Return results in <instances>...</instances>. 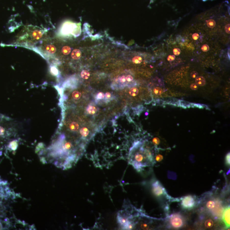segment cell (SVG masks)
Wrapping results in <instances>:
<instances>
[{
  "label": "cell",
  "instance_id": "obj_1",
  "mask_svg": "<svg viewBox=\"0 0 230 230\" xmlns=\"http://www.w3.org/2000/svg\"><path fill=\"white\" fill-rule=\"evenodd\" d=\"M128 159L129 164L140 172L146 167L155 164L152 153L149 150L144 148L140 142L134 143L130 149Z\"/></svg>",
  "mask_w": 230,
  "mask_h": 230
},
{
  "label": "cell",
  "instance_id": "obj_2",
  "mask_svg": "<svg viewBox=\"0 0 230 230\" xmlns=\"http://www.w3.org/2000/svg\"><path fill=\"white\" fill-rule=\"evenodd\" d=\"M204 207L214 217L220 218L222 217L224 208L222 201L219 199L211 198L206 202Z\"/></svg>",
  "mask_w": 230,
  "mask_h": 230
},
{
  "label": "cell",
  "instance_id": "obj_3",
  "mask_svg": "<svg viewBox=\"0 0 230 230\" xmlns=\"http://www.w3.org/2000/svg\"><path fill=\"white\" fill-rule=\"evenodd\" d=\"M151 188L153 194L157 198L165 197L167 199H170L165 188L158 180H154L151 184Z\"/></svg>",
  "mask_w": 230,
  "mask_h": 230
},
{
  "label": "cell",
  "instance_id": "obj_4",
  "mask_svg": "<svg viewBox=\"0 0 230 230\" xmlns=\"http://www.w3.org/2000/svg\"><path fill=\"white\" fill-rule=\"evenodd\" d=\"M168 222L170 226L174 229H180L185 224L184 217L179 213L171 214L169 217Z\"/></svg>",
  "mask_w": 230,
  "mask_h": 230
},
{
  "label": "cell",
  "instance_id": "obj_5",
  "mask_svg": "<svg viewBox=\"0 0 230 230\" xmlns=\"http://www.w3.org/2000/svg\"><path fill=\"white\" fill-rule=\"evenodd\" d=\"M181 205L183 209L191 210L196 205V200L194 196L188 195L181 198Z\"/></svg>",
  "mask_w": 230,
  "mask_h": 230
},
{
  "label": "cell",
  "instance_id": "obj_6",
  "mask_svg": "<svg viewBox=\"0 0 230 230\" xmlns=\"http://www.w3.org/2000/svg\"><path fill=\"white\" fill-rule=\"evenodd\" d=\"M77 25L74 23L67 22L63 25L61 30V33L64 35L70 34L77 28Z\"/></svg>",
  "mask_w": 230,
  "mask_h": 230
},
{
  "label": "cell",
  "instance_id": "obj_7",
  "mask_svg": "<svg viewBox=\"0 0 230 230\" xmlns=\"http://www.w3.org/2000/svg\"><path fill=\"white\" fill-rule=\"evenodd\" d=\"M230 205L227 206L224 208L222 217L223 222L227 228L230 227Z\"/></svg>",
  "mask_w": 230,
  "mask_h": 230
},
{
  "label": "cell",
  "instance_id": "obj_8",
  "mask_svg": "<svg viewBox=\"0 0 230 230\" xmlns=\"http://www.w3.org/2000/svg\"><path fill=\"white\" fill-rule=\"evenodd\" d=\"M203 227L204 229H211L215 227L216 225L215 218H207L205 219L203 222Z\"/></svg>",
  "mask_w": 230,
  "mask_h": 230
},
{
  "label": "cell",
  "instance_id": "obj_9",
  "mask_svg": "<svg viewBox=\"0 0 230 230\" xmlns=\"http://www.w3.org/2000/svg\"><path fill=\"white\" fill-rule=\"evenodd\" d=\"M117 84H118V88H123L125 86L128 87V83L127 82L126 76L125 75L118 77L116 80Z\"/></svg>",
  "mask_w": 230,
  "mask_h": 230
},
{
  "label": "cell",
  "instance_id": "obj_10",
  "mask_svg": "<svg viewBox=\"0 0 230 230\" xmlns=\"http://www.w3.org/2000/svg\"><path fill=\"white\" fill-rule=\"evenodd\" d=\"M81 56V52L78 49H75L72 51L71 57L74 60L79 59Z\"/></svg>",
  "mask_w": 230,
  "mask_h": 230
},
{
  "label": "cell",
  "instance_id": "obj_11",
  "mask_svg": "<svg viewBox=\"0 0 230 230\" xmlns=\"http://www.w3.org/2000/svg\"><path fill=\"white\" fill-rule=\"evenodd\" d=\"M195 82L197 85L200 86H204L205 84L206 81L203 76H198L195 80Z\"/></svg>",
  "mask_w": 230,
  "mask_h": 230
},
{
  "label": "cell",
  "instance_id": "obj_12",
  "mask_svg": "<svg viewBox=\"0 0 230 230\" xmlns=\"http://www.w3.org/2000/svg\"><path fill=\"white\" fill-rule=\"evenodd\" d=\"M43 32L40 30H35L33 32L32 36L35 40H39L42 36Z\"/></svg>",
  "mask_w": 230,
  "mask_h": 230
},
{
  "label": "cell",
  "instance_id": "obj_13",
  "mask_svg": "<svg viewBox=\"0 0 230 230\" xmlns=\"http://www.w3.org/2000/svg\"><path fill=\"white\" fill-rule=\"evenodd\" d=\"M80 133L83 138H85L89 135V130L87 128H83L80 130Z\"/></svg>",
  "mask_w": 230,
  "mask_h": 230
},
{
  "label": "cell",
  "instance_id": "obj_14",
  "mask_svg": "<svg viewBox=\"0 0 230 230\" xmlns=\"http://www.w3.org/2000/svg\"><path fill=\"white\" fill-rule=\"evenodd\" d=\"M45 50L47 52L50 54L55 53L56 51V47L51 44L45 47Z\"/></svg>",
  "mask_w": 230,
  "mask_h": 230
},
{
  "label": "cell",
  "instance_id": "obj_15",
  "mask_svg": "<svg viewBox=\"0 0 230 230\" xmlns=\"http://www.w3.org/2000/svg\"><path fill=\"white\" fill-rule=\"evenodd\" d=\"M97 109L96 107L92 105H89L87 109L88 113L90 115H94L97 112Z\"/></svg>",
  "mask_w": 230,
  "mask_h": 230
},
{
  "label": "cell",
  "instance_id": "obj_16",
  "mask_svg": "<svg viewBox=\"0 0 230 230\" xmlns=\"http://www.w3.org/2000/svg\"><path fill=\"white\" fill-rule=\"evenodd\" d=\"M70 129L73 131H76L79 129V126L76 122H73L70 125Z\"/></svg>",
  "mask_w": 230,
  "mask_h": 230
},
{
  "label": "cell",
  "instance_id": "obj_17",
  "mask_svg": "<svg viewBox=\"0 0 230 230\" xmlns=\"http://www.w3.org/2000/svg\"><path fill=\"white\" fill-rule=\"evenodd\" d=\"M71 51V48L68 46H66L64 47L62 49V53L65 55H67L70 53Z\"/></svg>",
  "mask_w": 230,
  "mask_h": 230
},
{
  "label": "cell",
  "instance_id": "obj_18",
  "mask_svg": "<svg viewBox=\"0 0 230 230\" xmlns=\"http://www.w3.org/2000/svg\"><path fill=\"white\" fill-rule=\"evenodd\" d=\"M18 143L16 141L14 140V141H12L10 143V144L9 145V147L12 150H16L17 148H18Z\"/></svg>",
  "mask_w": 230,
  "mask_h": 230
},
{
  "label": "cell",
  "instance_id": "obj_19",
  "mask_svg": "<svg viewBox=\"0 0 230 230\" xmlns=\"http://www.w3.org/2000/svg\"><path fill=\"white\" fill-rule=\"evenodd\" d=\"M81 78L84 79H87L88 78H89L90 76V73L88 71V70H84L82 71L81 72Z\"/></svg>",
  "mask_w": 230,
  "mask_h": 230
},
{
  "label": "cell",
  "instance_id": "obj_20",
  "mask_svg": "<svg viewBox=\"0 0 230 230\" xmlns=\"http://www.w3.org/2000/svg\"><path fill=\"white\" fill-rule=\"evenodd\" d=\"M139 92V89L136 88H132L130 89L129 94L132 96H136L138 95Z\"/></svg>",
  "mask_w": 230,
  "mask_h": 230
},
{
  "label": "cell",
  "instance_id": "obj_21",
  "mask_svg": "<svg viewBox=\"0 0 230 230\" xmlns=\"http://www.w3.org/2000/svg\"><path fill=\"white\" fill-rule=\"evenodd\" d=\"M81 92L78 91H75L72 94L73 98L76 100H78L81 97Z\"/></svg>",
  "mask_w": 230,
  "mask_h": 230
},
{
  "label": "cell",
  "instance_id": "obj_22",
  "mask_svg": "<svg viewBox=\"0 0 230 230\" xmlns=\"http://www.w3.org/2000/svg\"><path fill=\"white\" fill-rule=\"evenodd\" d=\"M133 63L136 64H139L141 63L142 61V58L140 56H135L132 59Z\"/></svg>",
  "mask_w": 230,
  "mask_h": 230
},
{
  "label": "cell",
  "instance_id": "obj_23",
  "mask_svg": "<svg viewBox=\"0 0 230 230\" xmlns=\"http://www.w3.org/2000/svg\"><path fill=\"white\" fill-rule=\"evenodd\" d=\"M113 98V97L112 94L110 93V92H107L104 94V99L106 102H110V101L112 100Z\"/></svg>",
  "mask_w": 230,
  "mask_h": 230
},
{
  "label": "cell",
  "instance_id": "obj_24",
  "mask_svg": "<svg viewBox=\"0 0 230 230\" xmlns=\"http://www.w3.org/2000/svg\"><path fill=\"white\" fill-rule=\"evenodd\" d=\"M50 72L52 74L55 76H58L59 74V71L57 68L55 66H52L50 68Z\"/></svg>",
  "mask_w": 230,
  "mask_h": 230
},
{
  "label": "cell",
  "instance_id": "obj_25",
  "mask_svg": "<svg viewBox=\"0 0 230 230\" xmlns=\"http://www.w3.org/2000/svg\"><path fill=\"white\" fill-rule=\"evenodd\" d=\"M207 25L209 27L211 28H214L216 25L215 21L213 19L209 20L207 21Z\"/></svg>",
  "mask_w": 230,
  "mask_h": 230
},
{
  "label": "cell",
  "instance_id": "obj_26",
  "mask_svg": "<svg viewBox=\"0 0 230 230\" xmlns=\"http://www.w3.org/2000/svg\"><path fill=\"white\" fill-rule=\"evenodd\" d=\"M153 92L156 95H160L162 94L163 90L161 88H155L153 89Z\"/></svg>",
  "mask_w": 230,
  "mask_h": 230
},
{
  "label": "cell",
  "instance_id": "obj_27",
  "mask_svg": "<svg viewBox=\"0 0 230 230\" xmlns=\"http://www.w3.org/2000/svg\"><path fill=\"white\" fill-rule=\"evenodd\" d=\"M104 98V94L102 92H99L98 93L97 96H96V98L98 100H100Z\"/></svg>",
  "mask_w": 230,
  "mask_h": 230
},
{
  "label": "cell",
  "instance_id": "obj_28",
  "mask_svg": "<svg viewBox=\"0 0 230 230\" xmlns=\"http://www.w3.org/2000/svg\"><path fill=\"white\" fill-rule=\"evenodd\" d=\"M230 153H229L228 154L226 155V156H225V164L226 165L228 166H229L230 165Z\"/></svg>",
  "mask_w": 230,
  "mask_h": 230
},
{
  "label": "cell",
  "instance_id": "obj_29",
  "mask_svg": "<svg viewBox=\"0 0 230 230\" xmlns=\"http://www.w3.org/2000/svg\"><path fill=\"white\" fill-rule=\"evenodd\" d=\"M163 156L161 154H158L156 156V158H155V160L157 162H160L163 160Z\"/></svg>",
  "mask_w": 230,
  "mask_h": 230
},
{
  "label": "cell",
  "instance_id": "obj_30",
  "mask_svg": "<svg viewBox=\"0 0 230 230\" xmlns=\"http://www.w3.org/2000/svg\"><path fill=\"white\" fill-rule=\"evenodd\" d=\"M152 141L153 144H155V145H158L160 143V139L159 138H157V137H155V138H153V140Z\"/></svg>",
  "mask_w": 230,
  "mask_h": 230
},
{
  "label": "cell",
  "instance_id": "obj_31",
  "mask_svg": "<svg viewBox=\"0 0 230 230\" xmlns=\"http://www.w3.org/2000/svg\"><path fill=\"white\" fill-rule=\"evenodd\" d=\"M201 50H203V52H207L209 50V46L207 44L203 45L201 48Z\"/></svg>",
  "mask_w": 230,
  "mask_h": 230
},
{
  "label": "cell",
  "instance_id": "obj_32",
  "mask_svg": "<svg viewBox=\"0 0 230 230\" xmlns=\"http://www.w3.org/2000/svg\"><path fill=\"white\" fill-rule=\"evenodd\" d=\"M173 52L175 55H179L181 53V50L179 48H175L173 49Z\"/></svg>",
  "mask_w": 230,
  "mask_h": 230
},
{
  "label": "cell",
  "instance_id": "obj_33",
  "mask_svg": "<svg viewBox=\"0 0 230 230\" xmlns=\"http://www.w3.org/2000/svg\"><path fill=\"white\" fill-rule=\"evenodd\" d=\"M198 76H199V74L196 71L192 72L191 74V76L193 78H196L197 77H198Z\"/></svg>",
  "mask_w": 230,
  "mask_h": 230
},
{
  "label": "cell",
  "instance_id": "obj_34",
  "mask_svg": "<svg viewBox=\"0 0 230 230\" xmlns=\"http://www.w3.org/2000/svg\"><path fill=\"white\" fill-rule=\"evenodd\" d=\"M191 89H193V90H196L198 88V85H197L196 84L193 83L192 84H191Z\"/></svg>",
  "mask_w": 230,
  "mask_h": 230
},
{
  "label": "cell",
  "instance_id": "obj_35",
  "mask_svg": "<svg viewBox=\"0 0 230 230\" xmlns=\"http://www.w3.org/2000/svg\"><path fill=\"white\" fill-rule=\"evenodd\" d=\"M5 130L3 127L0 126V136H3L5 133Z\"/></svg>",
  "mask_w": 230,
  "mask_h": 230
},
{
  "label": "cell",
  "instance_id": "obj_36",
  "mask_svg": "<svg viewBox=\"0 0 230 230\" xmlns=\"http://www.w3.org/2000/svg\"><path fill=\"white\" fill-rule=\"evenodd\" d=\"M175 59V56L174 55H169L167 58V60L169 62H173Z\"/></svg>",
  "mask_w": 230,
  "mask_h": 230
},
{
  "label": "cell",
  "instance_id": "obj_37",
  "mask_svg": "<svg viewBox=\"0 0 230 230\" xmlns=\"http://www.w3.org/2000/svg\"><path fill=\"white\" fill-rule=\"evenodd\" d=\"M192 38H193V39L194 40H197L199 38V34H198L197 33H194L193 35L192 36Z\"/></svg>",
  "mask_w": 230,
  "mask_h": 230
},
{
  "label": "cell",
  "instance_id": "obj_38",
  "mask_svg": "<svg viewBox=\"0 0 230 230\" xmlns=\"http://www.w3.org/2000/svg\"><path fill=\"white\" fill-rule=\"evenodd\" d=\"M225 30L227 33H230V25H227L225 26Z\"/></svg>",
  "mask_w": 230,
  "mask_h": 230
},
{
  "label": "cell",
  "instance_id": "obj_39",
  "mask_svg": "<svg viewBox=\"0 0 230 230\" xmlns=\"http://www.w3.org/2000/svg\"><path fill=\"white\" fill-rule=\"evenodd\" d=\"M1 228L2 227L1 226V225H0V229H1Z\"/></svg>",
  "mask_w": 230,
  "mask_h": 230
}]
</instances>
